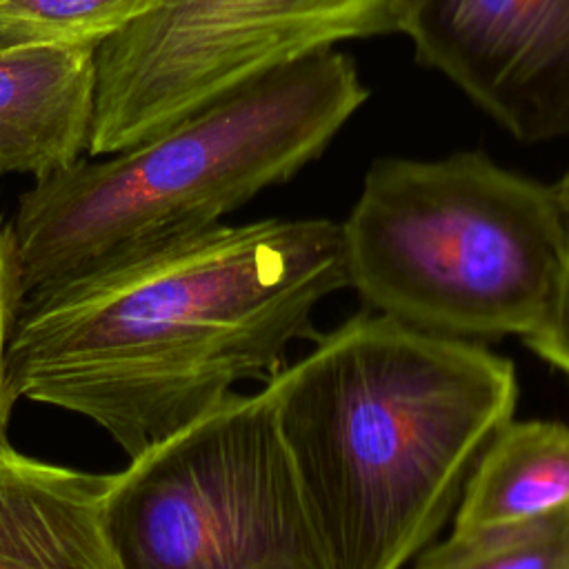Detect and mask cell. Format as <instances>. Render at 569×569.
Segmentation results:
<instances>
[{
    "mask_svg": "<svg viewBox=\"0 0 569 569\" xmlns=\"http://www.w3.org/2000/svg\"><path fill=\"white\" fill-rule=\"evenodd\" d=\"M345 287L338 222H220L24 296L7 393L89 418L131 460L236 382L278 371L316 307Z\"/></svg>",
    "mask_w": 569,
    "mask_h": 569,
    "instance_id": "6da1fadb",
    "label": "cell"
},
{
    "mask_svg": "<svg viewBox=\"0 0 569 569\" xmlns=\"http://www.w3.org/2000/svg\"><path fill=\"white\" fill-rule=\"evenodd\" d=\"M276 425L329 569H402L513 418V362L365 311L267 378Z\"/></svg>",
    "mask_w": 569,
    "mask_h": 569,
    "instance_id": "7a4b0ae2",
    "label": "cell"
},
{
    "mask_svg": "<svg viewBox=\"0 0 569 569\" xmlns=\"http://www.w3.org/2000/svg\"><path fill=\"white\" fill-rule=\"evenodd\" d=\"M367 100L353 62L322 49L229 89L107 160L36 180L9 222L29 296L202 233L318 158Z\"/></svg>",
    "mask_w": 569,
    "mask_h": 569,
    "instance_id": "3957f363",
    "label": "cell"
},
{
    "mask_svg": "<svg viewBox=\"0 0 569 569\" xmlns=\"http://www.w3.org/2000/svg\"><path fill=\"white\" fill-rule=\"evenodd\" d=\"M340 231L369 309L476 342L533 333L569 260L553 189L471 151L376 160Z\"/></svg>",
    "mask_w": 569,
    "mask_h": 569,
    "instance_id": "277c9868",
    "label": "cell"
},
{
    "mask_svg": "<svg viewBox=\"0 0 569 569\" xmlns=\"http://www.w3.org/2000/svg\"><path fill=\"white\" fill-rule=\"evenodd\" d=\"M104 525L120 569H329L264 389L131 458Z\"/></svg>",
    "mask_w": 569,
    "mask_h": 569,
    "instance_id": "5b68a950",
    "label": "cell"
},
{
    "mask_svg": "<svg viewBox=\"0 0 569 569\" xmlns=\"http://www.w3.org/2000/svg\"><path fill=\"white\" fill-rule=\"evenodd\" d=\"M405 0H162L96 51L89 158L140 144L229 89L353 38L393 33Z\"/></svg>",
    "mask_w": 569,
    "mask_h": 569,
    "instance_id": "8992f818",
    "label": "cell"
},
{
    "mask_svg": "<svg viewBox=\"0 0 569 569\" xmlns=\"http://www.w3.org/2000/svg\"><path fill=\"white\" fill-rule=\"evenodd\" d=\"M396 31L520 142L569 133V0H405Z\"/></svg>",
    "mask_w": 569,
    "mask_h": 569,
    "instance_id": "52a82bcc",
    "label": "cell"
},
{
    "mask_svg": "<svg viewBox=\"0 0 569 569\" xmlns=\"http://www.w3.org/2000/svg\"><path fill=\"white\" fill-rule=\"evenodd\" d=\"M96 51L89 44H0V173L40 180L89 149Z\"/></svg>",
    "mask_w": 569,
    "mask_h": 569,
    "instance_id": "ba28073f",
    "label": "cell"
},
{
    "mask_svg": "<svg viewBox=\"0 0 569 569\" xmlns=\"http://www.w3.org/2000/svg\"><path fill=\"white\" fill-rule=\"evenodd\" d=\"M113 473L0 451V569H120L104 525Z\"/></svg>",
    "mask_w": 569,
    "mask_h": 569,
    "instance_id": "9c48e42d",
    "label": "cell"
},
{
    "mask_svg": "<svg viewBox=\"0 0 569 569\" xmlns=\"http://www.w3.org/2000/svg\"><path fill=\"white\" fill-rule=\"evenodd\" d=\"M569 505V425L509 420L485 447L456 505L453 529H485Z\"/></svg>",
    "mask_w": 569,
    "mask_h": 569,
    "instance_id": "30bf717a",
    "label": "cell"
},
{
    "mask_svg": "<svg viewBox=\"0 0 569 569\" xmlns=\"http://www.w3.org/2000/svg\"><path fill=\"white\" fill-rule=\"evenodd\" d=\"M413 569H569V505L531 520L451 531Z\"/></svg>",
    "mask_w": 569,
    "mask_h": 569,
    "instance_id": "8fae6325",
    "label": "cell"
},
{
    "mask_svg": "<svg viewBox=\"0 0 569 569\" xmlns=\"http://www.w3.org/2000/svg\"><path fill=\"white\" fill-rule=\"evenodd\" d=\"M162 0H0V44L100 47Z\"/></svg>",
    "mask_w": 569,
    "mask_h": 569,
    "instance_id": "7c38bea8",
    "label": "cell"
},
{
    "mask_svg": "<svg viewBox=\"0 0 569 569\" xmlns=\"http://www.w3.org/2000/svg\"><path fill=\"white\" fill-rule=\"evenodd\" d=\"M22 300H24V293L18 278L11 227L4 218H0V451L9 447L7 427H9V413L13 407V402L9 400L7 380H4L7 345L11 338V329L18 318V311L22 307Z\"/></svg>",
    "mask_w": 569,
    "mask_h": 569,
    "instance_id": "4fadbf2b",
    "label": "cell"
},
{
    "mask_svg": "<svg viewBox=\"0 0 569 569\" xmlns=\"http://www.w3.org/2000/svg\"><path fill=\"white\" fill-rule=\"evenodd\" d=\"M522 340L538 358L569 380V260L545 322Z\"/></svg>",
    "mask_w": 569,
    "mask_h": 569,
    "instance_id": "5bb4252c",
    "label": "cell"
},
{
    "mask_svg": "<svg viewBox=\"0 0 569 569\" xmlns=\"http://www.w3.org/2000/svg\"><path fill=\"white\" fill-rule=\"evenodd\" d=\"M551 189H553L556 200L560 202V207H562L565 213L569 216V173H565Z\"/></svg>",
    "mask_w": 569,
    "mask_h": 569,
    "instance_id": "9a60e30c",
    "label": "cell"
}]
</instances>
